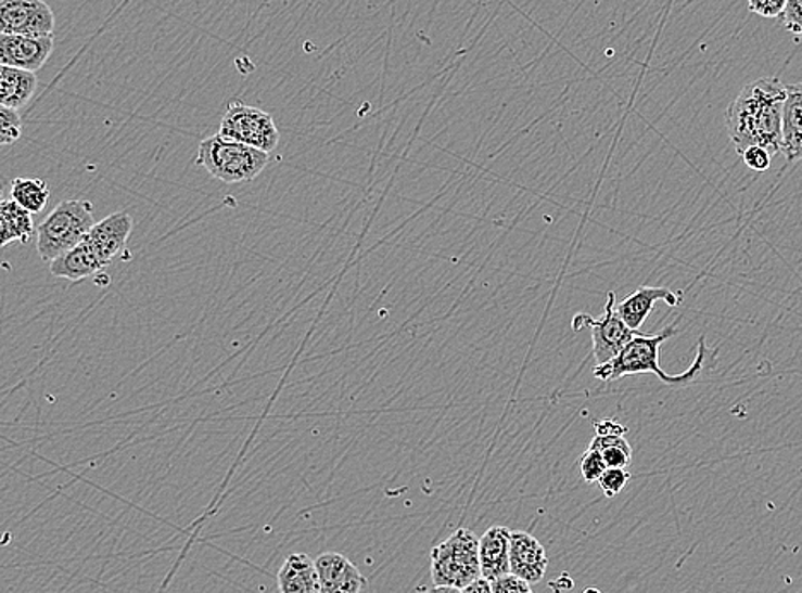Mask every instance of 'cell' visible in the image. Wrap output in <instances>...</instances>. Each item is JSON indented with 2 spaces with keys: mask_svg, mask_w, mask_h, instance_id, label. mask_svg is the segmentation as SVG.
<instances>
[{
  "mask_svg": "<svg viewBox=\"0 0 802 593\" xmlns=\"http://www.w3.org/2000/svg\"><path fill=\"white\" fill-rule=\"evenodd\" d=\"M787 85L778 77H763L742 88L726 112L727 132L736 153L763 147L772 156L782 153L784 105Z\"/></svg>",
  "mask_w": 802,
  "mask_h": 593,
  "instance_id": "1",
  "label": "cell"
},
{
  "mask_svg": "<svg viewBox=\"0 0 802 593\" xmlns=\"http://www.w3.org/2000/svg\"><path fill=\"white\" fill-rule=\"evenodd\" d=\"M677 323H679V320L662 328L655 335H635L634 339L629 340L628 346L613 361L594 368L593 375L597 379H602L606 384H611L614 379L623 378V376L640 375V373H652L667 385L691 384L702 373L703 364H705L706 356H709L705 337H700L697 358H695L693 364L682 375H667L659 364L661 346L676 334Z\"/></svg>",
  "mask_w": 802,
  "mask_h": 593,
  "instance_id": "2",
  "label": "cell"
},
{
  "mask_svg": "<svg viewBox=\"0 0 802 593\" xmlns=\"http://www.w3.org/2000/svg\"><path fill=\"white\" fill-rule=\"evenodd\" d=\"M97 224L94 207L89 201H64L40 222L37 250L41 260L52 263L81 245Z\"/></svg>",
  "mask_w": 802,
  "mask_h": 593,
  "instance_id": "3",
  "label": "cell"
},
{
  "mask_svg": "<svg viewBox=\"0 0 802 593\" xmlns=\"http://www.w3.org/2000/svg\"><path fill=\"white\" fill-rule=\"evenodd\" d=\"M269 163V154L240 144L222 136H213L199 144L195 165L206 168L225 183L252 182Z\"/></svg>",
  "mask_w": 802,
  "mask_h": 593,
  "instance_id": "4",
  "label": "cell"
},
{
  "mask_svg": "<svg viewBox=\"0 0 802 593\" xmlns=\"http://www.w3.org/2000/svg\"><path fill=\"white\" fill-rule=\"evenodd\" d=\"M432 580L435 586L464 590L480 580V539L468 529H459L447 541L433 547Z\"/></svg>",
  "mask_w": 802,
  "mask_h": 593,
  "instance_id": "5",
  "label": "cell"
},
{
  "mask_svg": "<svg viewBox=\"0 0 802 593\" xmlns=\"http://www.w3.org/2000/svg\"><path fill=\"white\" fill-rule=\"evenodd\" d=\"M219 136L269 154L278 147L279 130L272 115L242 102H230L219 124Z\"/></svg>",
  "mask_w": 802,
  "mask_h": 593,
  "instance_id": "6",
  "label": "cell"
},
{
  "mask_svg": "<svg viewBox=\"0 0 802 593\" xmlns=\"http://www.w3.org/2000/svg\"><path fill=\"white\" fill-rule=\"evenodd\" d=\"M606 298L608 301H606L601 319H593L589 313H577L572 320L573 331L581 332L589 328L593 334V356L596 358L597 366L613 361L635 335L641 334V332L632 331L618 315L616 293L609 291Z\"/></svg>",
  "mask_w": 802,
  "mask_h": 593,
  "instance_id": "7",
  "label": "cell"
},
{
  "mask_svg": "<svg viewBox=\"0 0 802 593\" xmlns=\"http://www.w3.org/2000/svg\"><path fill=\"white\" fill-rule=\"evenodd\" d=\"M55 16L41 0H2L0 2V35L17 37H53Z\"/></svg>",
  "mask_w": 802,
  "mask_h": 593,
  "instance_id": "8",
  "label": "cell"
},
{
  "mask_svg": "<svg viewBox=\"0 0 802 593\" xmlns=\"http://www.w3.org/2000/svg\"><path fill=\"white\" fill-rule=\"evenodd\" d=\"M53 44H55L53 37L0 35V64L35 74L49 61Z\"/></svg>",
  "mask_w": 802,
  "mask_h": 593,
  "instance_id": "9",
  "label": "cell"
},
{
  "mask_svg": "<svg viewBox=\"0 0 802 593\" xmlns=\"http://www.w3.org/2000/svg\"><path fill=\"white\" fill-rule=\"evenodd\" d=\"M133 230V219L127 212H115L109 218L101 219L89 231L85 240L103 266H109L112 260L126 250L130 233Z\"/></svg>",
  "mask_w": 802,
  "mask_h": 593,
  "instance_id": "10",
  "label": "cell"
},
{
  "mask_svg": "<svg viewBox=\"0 0 802 593\" xmlns=\"http://www.w3.org/2000/svg\"><path fill=\"white\" fill-rule=\"evenodd\" d=\"M320 580V593H361L367 578L346 556L323 553L315 559Z\"/></svg>",
  "mask_w": 802,
  "mask_h": 593,
  "instance_id": "11",
  "label": "cell"
},
{
  "mask_svg": "<svg viewBox=\"0 0 802 593\" xmlns=\"http://www.w3.org/2000/svg\"><path fill=\"white\" fill-rule=\"evenodd\" d=\"M548 563V554L536 537L522 530L512 532L510 573L534 585L545 578Z\"/></svg>",
  "mask_w": 802,
  "mask_h": 593,
  "instance_id": "12",
  "label": "cell"
},
{
  "mask_svg": "<svg viewBox=\"0 0 802 593\" xmlns=\"http://www.w3.org/2000/svg\"><path fill=\"white\" fill-rule=\"evenodd\" d=\"M658 301H664L670 307L682 304L679 296L667 287L640 286L632 295L618 301V315L632 331L640 332L641 325L649 319Z\"/></svg>",
  "mask_w": 802,
  "mask_h": 593,
  "instance_id": "13",
  "label": "cell"
},
{
  "mask_svg": "<svg viewBox=\"0 0 802 593\" xmlns=\"http://www.w3.org/2000/svg\"><path fill=\"white\" fill-rule=\"evenodd\" d=\"M510 542L512 530L493 525L480 539L481 577L495 581L510 573Z\"/></svg>",
  "mask_w": 802,
  "mask_h": 593,
  "instance_id": "14",
  "label": "cell"
},
{
  "mask_svg": "<svg viewBox=\"0 0 802 593\" xmlns=\"http://www.w3.org/2000/svg\"><path fill=\"white\" fill-rule=\"evenodd\" d=\"M279 593H320L319 573L308 554L293 553L278 571Z\"/></svg>",
  "mask_w": 802,
  "mask_h": 593,
  "instance_id": "15",
  "label": "cell"
},
{
  "mask_svg": "<svg viewBox=\"0 0 802 593\" xmlns=\"http://www.w3.org/2000/svg\"><path fill=\"white\" fill-rule=\"evenodd\" d=\"M782 154L789 163L802 162V82L787 85Z\"/></svg>",
  "mask_w": 802,
  "mask_h": 593,
  "instance_id": "16",
  "label": "cell"
},
{
  "mask_svg": "<svg viewBox=\"0 0 802 593\" xmlns=\"http://www.w3.org/2000/svg\"><path fill=\"white\" fill-rule=\"evenodd\" d=\"M103 263L98 259L93 248L88 243L82 242L73 250L62 255L59 259L50 263V272L55 278L67 279V281H82V279L97 278L103 271Z\"/></svg>",
  "mask_w": 802,
  "mask_h": 593,
  "instance_id": "17",
  "label": "cell"
},
{
  "mask_svg": "<svg viewBox=\"0 0 802 593\" xmlns=\"http://www.w3.org/2000/svg\"><path fill=\"white\" fill-rule=\"evenodd\" d=\"M37 88L38 79L35 74L5 65L0 67V106L17 112L31 102Z\"/></svg>",
  "mask_w": 802,
  "mask_h": 593,
  "instance_id": "18",
  "label": "cell"
},
{
  "mask_svg": "<svg viewBox=\"0 0 802 593\" xmlns=\"http://www.w3.org/2000/svg\"><path fill=\"white\" fill-rule=\"evenodd\" d=\"M0 245L8 246L9 243L20 242L23 245L29 242L35 234V222L33 215L23 207L17 206L13 198L2 201L0 204Z\"/></svg>",
  "mask_w": 802,
  "mask_h": 593,
  "instance_id": "19",
  "label": "cell"
},
{
  "mask_svg": "<svg viewBox=\"0 0 802 593\" xmlns=\"http://www.w3.org/2000/svg\"><path fill=\"white\" fill-rule=\"evenodd\" d=\"M11 198L31 215H40L49 204L50 189L41 178H14Z\"/></svg>",
  "mask_w": 802,
  "mask_h": 593,
  "instance_id": "20",
  "label": "cell"
},
{
  "mask_svg": "<svg viewBox=\"0 0 802 593\" xmlns=\"http://www.w3.org/2000/svg\"><path fill=\"white\" fill-rule=\"evenodd\" d=\"M589 447L602 453L608 468H625L626 470V467L632 464L634 450L625 440V436H596Z\"/></svg>",
  "mask_w": 802,
  "mask_h": 593,
  "instance_id": "21",
  "label": "cell"
},
{
  "mask_svg": "<svg viewBox=\"0 0 802 593\" xmlns=\"http://www.w3.org/2000/svg\"><path fill=\"white\" fill-rule=\"evenodd\" d=\"M23 121L16 109L0 106V144L11 145L20 141Z\"/></svg>",
  "mask_w": 802,
  "mask_h": 593,
  "instance_id": "22",
  "label": "cell"
},
{
  "mask_svg": "<svg viewBox=\"0 0 802 593\" xmlns=\"http://www.w3.org/2000/svg\"><path fill=\"white\" fill-rule=\"evenodd\" d=\"M606 470H608V465H606L602 453L599 452V450L589 447L581 461V473L585 482H587V485L599 482V479L604 476Z\"/></svg>",
  "mask_w": 802,
  "mask_h": 593,
  "instance_id": "23",
  "label": "cell"
},
{
  "mask_svg": "<svg viewBox=\"0 0 802 593\" xmlns=\"http://www.w3.org/2000/svg\"><path fill=\"white\" fill-rule=\"evenodd\" d=\"M629 477L632 476L625 468H608L604 476L599 479V486H601L606 497L614 498L628 485Z\"/></svg>",
  "mask_w": 802,
  "mask_h": 593,
  "instance_id": "24",
  "label": "cell"
},
{
  "mask_svg": "<svg viewBox=\"0 0 802 593\" xmlns=\"http://www.w3.org/2000/svg\"><path fill=\"white\" fill-rule=\"evenodd\" d=\"M782 25L786 26L787 31L792 33L798 38V41L802 38V0H789L786 9H784Z\"/></svg>",
  "mask_w": 802,
  "mask_h": 593,
  "instance_id": "25",
  "label": "cell"
},
{
  "mask_svg": "<svg viewBox=\"0 0 802 593\" xmlns=\"http://www.w3.org/2000/svg\"><path fill=\"white\" fill-rule=\"evenodd\" d=\"M489 583H492L493 593H534L531 583L512 573L496 578L495 581H489Z\"/></svg>",
  "mask_w": 802,
  "mask_h": 593,
  "instance_id": "26",
  "label": "cell"
},
{
  "mask_svg": "<svg viewBox=\"0 0 802 593\" xmlns=\"http://www.w3.org/2000/svg\"><path fill=\"white\" fill-rule=\"evenodd\" d=\"M786 5V0H751V2H748V9L751 13L759 14L762 17L782 16Z\"/></svg>",
  "mask_w": 802,
  "mask_h": 593,
  "instance_id": "27",
  "label": "cell"
},
{
  "mask_svg": "<svg viewBox=\"0 0 802 593\" xmlns=\"http://www.w3.org/2000/svg\"><path fill=\"white\" fill-rule=\"evenodd\" d=\"M742 159L747 163L748 168L754 171H766L772 165V154L763 150V147H756V145L754 147H748L742 153Z\"/></svg>",
  "mask_w": 802,
  "mask_h": 593,
  "instance_id": "28",
  "label": "cell"
},
{
  "mask_svg": "<svg viewBox=\"0 0 802 593\" xmlns=\"http://www.w3.org/2000/svg\"><path fill=\"white\" fill-rule=\"evenodd\" d=\"M596 436H625L628 428L613 420L596 421L594 423Z\"/></svg>",
  "mask_w": 802,
  "mask_h": 593,
  "instance_id": "29",
  "label": "cell"
},
{
  "mask_svg": "<svg viewBox=\"0 0 802 593\" xmlns=\"http://www.w3.org/2000/svg\"><path fill=\"white\" fill-rule=\"evenodd\" d=\"M464 593H493L492 583L488 580H484V578H480L472 585H469L468 589H464Z\"/></svg>",
  "mask_w": 802,
  "mask_h": 593,
  "instance_id": "30",
  "label": "cell"
},
{
  "mask_svg": "<svg viewBox=\"0 0 802 593\" xmlns=\"http://www.w3.org/2000/svg\"><path fill=\"white\" fill-rule=\"evenodd\" d=\"M424 593H464V590L454 589V586H432Z\"/></svg>",
  "mask_w": 802,
  "mask_h": 593,
  "instance_id": "31",
  "label": "cell"
},
{
  "mask_svg": "<svg viewBox=\"0 0 802 593\" xmlns=\"http://www.w3.org/2000/svg\"><path fill=\"white\" fill-rule=\"evenodd\" d=\"M584 593H602L599 589H594V586H589V589H585Z\"/></svg>",
  "mask_w": 802,
  "mask_h": 593,
  "instance_id": "32",
  "label": "cell"
}]
</instances>
